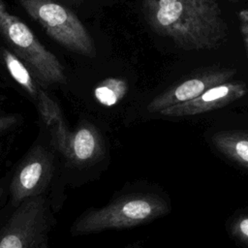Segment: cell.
Segmentation results:
<instances>
[{"label":"cell","mask_w":248,"mask_h":248,"mask_svg":"<svg viewBox=\"0 0 248 248\" xmlns=\"http://www.w3.org/2000/svg\"><path fill=\"white\" fill-rule=\"evenodd\" d=\"M141 7L149 27L183 49H212L227 39L228 26L215 0H141Z\"/></svg>","instance_id":"6da1fadb"},{"label":"cell","mask_w":248,"mask_h":248,"mask_svg":"<svg viewBox=\"0 0 248 248\" xmlns=\"http://www.w3.org/2000/svg\"><path fill=\"white\" fill-rule=\"evenodd\" d=\"M169 210V204L155 195H126L103 207L84 212L72 225L71 233L83 235L107 230L131 228L161 217Z\"/></svg>","instance_id":"7a4b0ae2"},{"label":"cell","mask_w":248,"mask_h":248,"mask_svg":"<svg viewBox=\"0 0 248 248\" xmlns=\"http://www.w3.org/2000/svg\"><path fill=\"white\" fill-rule=\"evenodd\" d=\"M0 34L29 65L33 75L44 84L64 83V67L57 57L41 44L33 31L10 13L0 0Z\"/></svg>","instance_id":"3957f363"},{"label":"cell","mask_w":248,"mask_h":248,"mask_svg":"<svg viewBox=\"0 0 248 248\" xmlns=\"http://www.w3.org/2000/svg\"><path fill=\"white\" fill-rule=\"evenodd\" d=\"M26 13L50 38L62 46L87 57H94L93 40L78 17L53 0H19Z\"/></svg>","instance_id":"277c9868"},{"label":"cell","mask_w":248,"mask_h":248,"mask_svg":"<svg viewBox=\"0 0 248 248\" xmlns=\"http://www.w3.org/2000/svg\"><path fill=\"white\" fill-rule=\"evenodd\" d=\"M52 226L50 204L45 195L16 206L0 231V248H48Z\"/></svg>","instance_id":"5b68a950"},{"label":"cell","mask_w":248,"mask_h":248,"mask_svg":"<svg viewBox=\"0 0 248 248\" xmlns=\"http://www.w3.org/2000/svg\"><path fill=\"white\" fill-rule=\"evenodd\" d=\"M54 153L46 144L35 141L19 161L11 178L12 203L44 195L54 174Z\"/></svg>","instance_id":"8992f818"},{"label":"cell","mask_w":248,"mask_h":248,"mask_svg":"<svg viewBox=\"0 0 248 248\" xmlns=\"http://www.w3.org/2000/svg\"><path fill=\"white\" fill-rule=\"evenodd\" d=\"M234 73L233 70L225 68L206 69L156 96L148 104L147 110L159 112L166 108L193 100L208 88L230 80Z\"/></svg>","instance_id":"52a82bcc"},{"label":"cell","mask_w":248,"mask_h":248,"mask_svg":"<svg viewBox=\"0 0 248 248\" xmlns=\"http://www.w3.org/2000/svg\"><path fill=\"white\" fill-rule=\"evenodd\" d=\"M247 91L245 82L228 80L208 88L193 100L166 108L158 113L172 117L196 115L223 108L242 98L246 95Z\"/></svg>","instance_id":"ba28073f"},{"label":"cell","mask_w":248,"mask_h":248,"mask_svg":"<svg viewBox=\"0 0 248 248\" xmlns=\"http://www.w3.org/2000/svg\"><path fill=\"white\" fill-rule=\"evenodd\" d=\"M59 153L72 167H86L96 163L104 154V142L99 130L83 120L70 130Z\"/></svg>","instance_id":"9c48e42d"},{"label":"cell","mask_w":248,"mask_h":248,"mask_svg":"<svg viewBox=\"0 0 248 248\" xmlns=\"http://www.w3.org/2000/svg\"><path fill=\"white\" fill-rule=\"evenodd\" d=\"M211 142L225 157L248 170V131H219L211 136Z\"/></svg>","instance_id":"30bf717a"},{"label":"cell","mask_w":248,"mask_h":248,"mask_svg":"<svg viewBox=\"0 0 248 248\" xmlns=\"http://www.w3.org/2000/svg\"><path fill=\"white\" fill-rule=\"evenodd\" d=\"M0 54L3 63L6 66L11 77L32 98L36 106V104L39 101L40 95L44 89L37 84V82L31 76L29 70L16 54H14L9 49L4 47L0 49Z\"/></svg>","instance_id":"8fae6325"},{"label":"cell","mask_w":248,"mask_h":248,"mask_svg":"<svg viewBox=\"0 0 248 248\" xmlns=\"http://www.w3.org/2000/svg\"><path fill=\"white\" fill-rule=\"evenodd\" d=\"M128 92V84L121 78H108L94 89L95 99L103 106L111 107L121 101Z\"/></svg>","instance_id":"7c38bea8"},{"label":"cell","mask_w":248,"mask_h":248,"mask_svg":"<svg viewBox=\"0 0 248 248\" xmlns=\"http://www.w3.org/2000/svg\"><path fill=\"white\" fill-rule=\"evenodd\" d=\"M231 232L238 240L248 244V214L241 215L234 220L232 224Z\"/></svg>","instance_id":"4fadbf2b"},{"label":"cell","mask_w":248,"mask_h":248,"mask_svg":"<svg viewBox=\"0 0 248 248\" xmlns=\"http://www.w3.org/2000/svg\"><path fill=\"white\" fill-rule=\"evenodd\" d=\"M20 117L16 113L0 114V134L13 129L18 124Z\"/></svg>","instance_id":"5bb4252c"},{"label":"cell","mask_w":248,"mask_h":248,"mask_svg":"<svg viewBox=\"0 0 248 248\" xmlns=\"http://www.w3.org/2000/svg\"><path fill=\"white\" fill-rule=\"evenodd\" d=\"M238 19L242 39L248 52V8L242 9L238 12Z\"/></svg>","instance_id":"9a60e30c"},{"label":"cell","mask_w":248,"mask_h":248,"mask_svg":"<svg viewBox=\"0 0 248 248\" xmlns=\"http://www.w3.org/2000/svg\"><path fill=\"white\" fill-rule=\"evenodd\" d=\"M5 99H6V98H5V96H4L3 94H1V93H0V106L3 104V102L5 101Z\"/></svg>","instance_id":"2e32d148"},{"label":"cell","mask_w":248,"mask_h":248,"mask_svg":"<svg viewBox=\"0 0 248 248\" xmlns=\"http://www.w3.org/2000/svg\"><path fill=\"white\" fill-rule=\"evenodd\" d=\"M3 187L0 185V199H1V197H2V195H3Z\"/></svg>","instance_id":"e0dca14e"},{"label":"cell","mask_w":248,"mask_h":248,"mask_svg":"<svg viewBox=\"0 0 248 248\" xmlns=\"http://www.w3.org/2000/svg\"><path fill=\"white\" fill-rule=\"evenodd\" d=\"M70 1H73V2H75V3H79V2H81V0H70Z\"/></svg>","instance_id":"ac0fdd59"},{"label":"cell","mask_w":248,"mask_h":248,"mask_svg":"<svg viewBox=\"0 0 248 248\" xmlns=\"http://www.w3.org/2000/svg\"><path fill=\"white\" fill-rule=\"evenodd\" d=\"M232 1H235L236 2V1H239V0H232Z\"/></svg>","instance_id":"d6986e66"}]
</instances>
